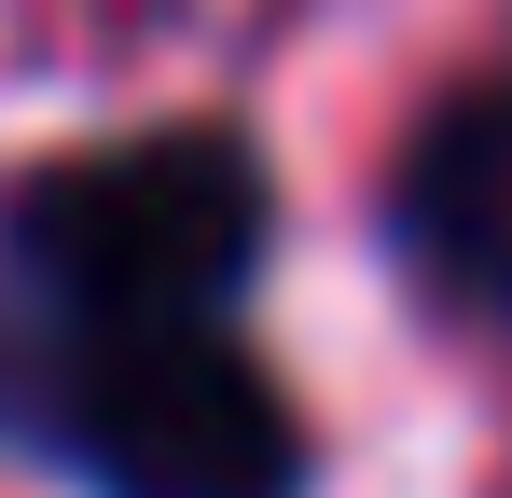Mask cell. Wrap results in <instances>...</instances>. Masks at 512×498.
I'll return each instance as SVG.
<instances>
[{"instance_id":"obj_1","label":"cell","mask_w":512,"mask_h":498,"mask_svg":"<svg viewBox=\"0 0 512 498\" xmlns=\"http://www.w3.org/2000/svg\"><path fill=\"white\" fill-rule=\"evenodd\" d=\"M14 277L56 291L70 319H222L263 263V166L222 125H153L84 166H42L14 194Z\"/></svg>"},{"instance_id":"obj_2","label":"cell","mask_w":512,"mask_h":498,"mask_svg":"<svg viewBox=\"0 0 512 498\" xmlns=\"http://www.w3.org/2000/svg\"><path fill=\"white\" fill-rule=\"evenodd\" d=\"M56 457L97 498H291L305 485V429L222 319H125V332L84 319Z\"/></svg>"},{"instance_id":"obj_3","label":"cell","mask_w":512,"mask_h":498,"mask_svg":"<svg viewBox=\"0 0 512 498\" xmlns=\"http://www.w3.org/2000/svg\"><path fill=\"white\" fill-rule=\"evenodd\" d=\"M388 222H402V263H416L443 305L512 319V70L499 83H457L416 139H402Z\"/></svg>"}]
</instances>
